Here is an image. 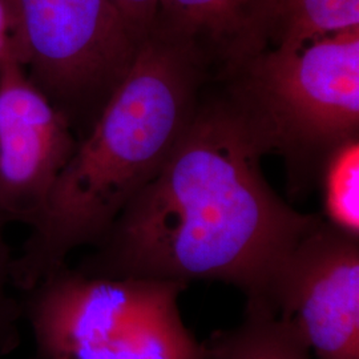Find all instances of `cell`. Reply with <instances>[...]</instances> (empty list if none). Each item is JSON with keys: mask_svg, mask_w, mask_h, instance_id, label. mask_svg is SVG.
Wrapping results in <instances>:
<instances>
[{"mask_svg": "<svg viewBox=\"0 0 359 359\" xmlns=\"http://www.w3.org/2000/svg\"><path fill=\"white\" fill-rule=\"evenodd\" d=\"M262 144L225 93L201 96L154 179L75 269L90 277L219 281L258 306L283 259L320 221L264 176Z\"/></svg>", "mask_w": 359, "mask_h": 359, "instance_id": "1", "label": "cell"}, {"mask_svg": "<svg viewBox=\"0 0 359 359\" xmlns=\"http://www.w3.org/2000/svg\"><path fill=\"white\" fill-rule=\"evenodd\" d=\"M191 46L154 32L128 75L52 185L20 256L13 287L23 293L81 246L97 244L149 184L189 126L209 80Z\"/></svg>", "mask_w": 359, "mask_h": 359, "instance_id": "2", "label": "cell"}, {"mask_svg": "<svg viewBox=\"0 0 359 359\" xmlns=\"http://www.w3.org/2000/svg\"><path fill=\"white\" fill-rule=\"evenodd\" d=\"M218 80L266 154L283 156L293 192L359 139V28L269 46Z\"/></svg>", "mask_w": 359, "mask_h": 359, "instance_id": "3", "label": "cell"}, {"mask_svg": "<svg viewBox=\"0 0 359 359\" xmlns=\"http://www.w3.org/2000/svg\"><path fill=\"white\" fill-rule=\"evenodd\" d=\"M187 286L90 277L65 264L22 301L36 359H210L180 313Z\"/></svg>", "mask_w": 359, "mask_h": 359, "instance_id": "4", "label": "cell"}, {"mask_svg": "<svg viewBox=\"0 0 359 359\" xmlns=\"http://www.w3.org/2000/svg\"><path fill=\"white\" fill-rule=\"evenodd\" d=\"M16 59L84 137L128 75L140 44L112 0H10Z\"/></svg>", "mask_w": 359, "mask_h": 359, "instance_id": "5", "label": "cell"}, {"mask_svg": "<svg viewBox=\"0 0 359 359\" xmlns=\"http://www.w3.org/2000/svg\"><path fill=\"white\" fill-rule=\"evenodd\" d=\"M246 309L290 322L317 359H359V237L322 218Z\"/></svg>", "mask_w": 359, "mask_h": 359, "instance_id": "6", "label": "cell"}, {"mask_svg": "<svg viewBox=\"0 0 359 359\" xmlns=\"http://www.w3.org/2000/svg\"><path fill=\"white\" fill-rule=\"evenodd\" d=\"M77 145L68 120L32 84L25 67L0 65V221L29 228Z\"/></svg>", "mask_w": 359, "mask_h": 359, "instance_id": "7", "label": "cell"}, {"mask_svg": "<svg viewBox=\"0 0 359 359\" xmlns=\"http://www.w3.org/2000/svg\"><path fill=\"white\" fill-rule=\"evenodd\" d=\"M274 4L276 0H160L154 32L191 46L210 74L225 76L269 47Z\"/></svg>", "mask_w": 359, "mask_h": 359, "instance_id": "8", "label": "cell"}, {"mask_svg": "<svg viewBox=\"0 0 359 359\" xmlns=\"http://www.w3.org/2000/svg\"><path fill=\"white\" fill-rule=\"evenodd\" d=\"M210 359H310V350L290 322L246 309L244 321L205 341Z\"/></svg>", "mask_w": 359, "mask_h": 359, "instance_id": "9", "label": "cell"}, {"mask_svg": "<svg viewBox=\"0 0 359 359\" xmlns=\"http://www.w3.org/2000/svg\"><path fill=\"white\" fill-rule=\"evenodd\" d=\"M359 28V0H276L270 46Z\"/></svg>", "mask_w": 359, "mask_h": 359, "instance_id": "10", "label": "cell"}, {"mask_svg": "<svg viewBox=\"0 0 359 359\" xmlns=\"http://www.w3.org/2000/svg\"><path fill=\"white\" fill-rule=\"evenodd\" d=\"M321 184L325 219L359 237V139L347 142L334 152Z\"/></svg>", "mask_w": 359, "mask_h": 359, "instance_id": "11", "label": "cell"}, {"mask_svg": "<svg viewBox=\"0 0 359 359\" xmlns=\"http://www.w3.org/2000/svg\"><path fill=\"white\" fill-rule=\"evenodd\" d=\"M0 221V359L13 354L22 342L20 323L23 321L22 301L11 294L13 261Z\"/></svg>", "mask_w": 359, "mask_h": 359, "instance_id": "12", "label": "cell"}, {"mask_svg": "<svg viewBox=\"0 0 359 359\" xmlns=\"http://www.w3.org/2000/svg\"><path fill=\"white\" fill-rule=\"evenodd\" d=\"M133 38L142 44L154 32L160 0H112Z\"/></svg>", "mask_w": 359, "mask_h": 359, "instance_id": "13", "label": "cell"}, {"mask_svg": "<svg viewBox=\"0 0 359 359\" xmlns=\"http://www.w3.org/2000/svg\"><path fill=\"white\" fill-rule=\"evenodd\" d=\"M16 59L15 18L10 0H0V65Z\"/></svg>", "mask_w": 359, "mask_h": 359, "instance_id": "14", "label": "cell"}]
</instances>
